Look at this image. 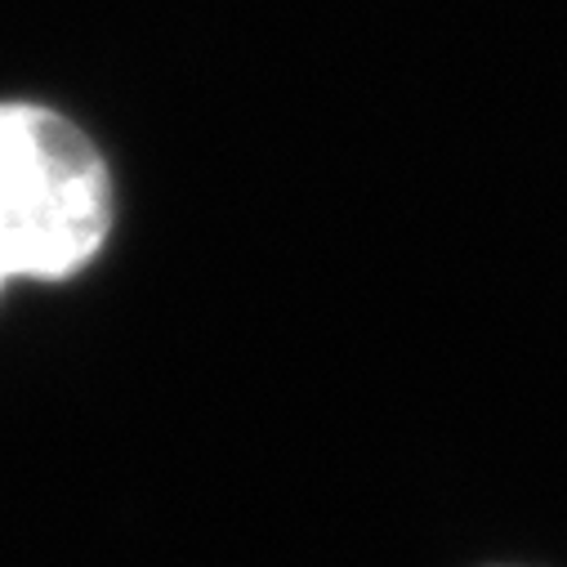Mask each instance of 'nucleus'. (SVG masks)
Segmentation results:
<instances>
[{"label": "nucleus", "mask_w": 567, "mask_h": 567, "mask_svg": "<svg viewBox=\"0 0 567 567\" xmlns=\"http://www.w3.org/2000/svg\"><path fill=\"white\" fill-rule=\"evenodd\" d=\"M112 219V175L90 134L54 107L0 103V291L19 277L81 272Z\"/></svg>", "instance_id": "f257e3e1"}, {"label": "nucleus", "mask_w": 567, "mask_h": 567, "mask_svg": "<svg viewBox=\"0 0 567 567\" xmlns=\"http://www.w3.org/2000/svg\"><path fill=\"white\" fill-rule=\"evenodd\" d=\"M487 567H518V563H487Z\"/></svg>", "instance_id": "f03ea898"}]
</instances>
